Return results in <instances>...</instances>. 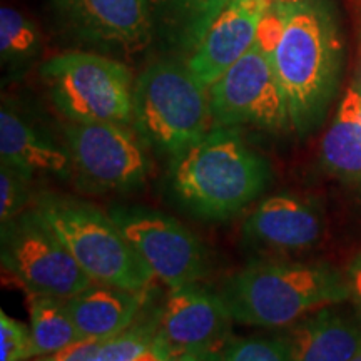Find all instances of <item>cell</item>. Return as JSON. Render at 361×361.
I'll return each instance as SVG.
<instances>
[{
	"label": "cell",
	"instance_id": "6da1fadb",
	"mask_svg": "<svg viewBox=\"0 0 361 361\" xmlns=\"http://www.w3.org/2000/svg\"><path fill=\"white\" fill-rule=\"evenodd\" d=\"M279 30L268 56L286 97L291 128L306 133L322 119L341 66V40L331 13L316 0L274 4Z\"/></svg>",
	"mask_w": 361,
	"mask_h": 361
},
{
	"label": "cell",
	"instance_id": "7a4b0ae2",
	"mask_svg": "<svg viewBox=\"0 0 361 361\" xmlns=\"http://www.w3.org/2000/svg\"><path fill=\"white\" fill-rule=\"evenodd\" d=\"M171 186L179 201L206 219H228L263 192L266 161L234 128H213L173 157Z\"/></svg>",
	"mask_w": 361,
	"mask_h": 361
},
{
	"label": "cell",
	"instance_id": "3957f363",
	"mask_svg": "<svg viewBox=\"0 0 361 361\" xmlns=\"http://www.w3.org/2000/svg\"><path fill=\"white\" fill-rule=\"evenodd\" d=\"M350 283L326 264L256 261L224 283L221 298L234 322L288 328L306 314L350 298Z\"/></svg>",
	"mask_w": 361,
	"mask_h": 361
},
{
	"label": "cell",
	"instance_id": "277c9868",
	"mask_svg": "<svg viewBox=\"0 0 361 361\" xmlns=\"http://www.w3.org/2000/svg\"><path fill=\"white\" fill-rule=\"evenodd\" d=\"M32 211L94 283L144 293L154 281L109 213L56 194H42Z\"/></svg>",
	"mask_w": 361,
	"mask_h": 361
},
{
	"label": "cell",
	"instance_id": "5b68a950",
	"mask_svg": "<svg viewBox=\"0 0 361 361\" xmlns=\"http://www.w3.org/2000/svg\"><path fill=\"white\" fill-rule=\"evenodd\" d=\"M133 123L147 146L174 157L214 128L209 94L186 62H154L134 82Z\"/></svg>",
	"mask_w": 361,
	"mask_h": 361
},
{
	"label": "cell",
	"instance_id": "8992f818",
	"mask_svg": "<svg viewBox=\"0 0 361 361\" xmlns=\"http://www.w3.org/2000/svg\"><path fill=\"white\" fill-rule=\"evenodd\" d=\"M52 102L71 123L134 119V82L123 62L87 52H66L40 67Z\"/></svg>",
	"mask_w": 361,
	"mask_h": 361
},
{
	"label": "cell",
	"instance_id": "52a82bcc",
	"mask_svg": "<svg viewBox=\"0 0 361 361\" xmlns=\"http://www.w3.org/2000/svg\"><path fill=\"white\" fill-rule=\"evenodd\" d=\"M0 245L4 269L32 295L69 300L96 284L32 209L2 223Z\"/></svg>",
	"mask_w": 361,
	"mask_h": 361
},
{
	"label": "cell",
	"instance_id": "ba28073f",
	"mask_svg": "<svg viewBox=\"0 0 361 361\" xmlns=\"http://www.w3.org/2000/svg\"><path fill=\"white\" fill-rule=\"evenodd\" d=\"M214 128H291L286 97L268 52L258 42L207 89Z\"/></svg>",
	"mask_w": 361,
	"mask_h": 361
},
{
	"label": "cell",
	"instance_id": "9c48e42d",
	"mask_svg": "<svg viewBox=\"0 0 361 361\" xmlns=\"http://www.w3.org/2000/svg\"><path fill=\"white\" fill-rule=\"evenodd\" d=\"M109 214L152 278L169 290L197 283L206 274L204 247L179 221L146 207H114Z\"/></svg>",
	"mask_w": 361,
	"mask_h": 361
},
{
	"label": "cell",
	"instance_id": "30bf717a",
	"mask_svg": "<svg viewBox=\"0 0 361 361\" xmlns=\"http://www.w3.org/2000/svg\"><path fill=\"white\" fill-rule=\"evenodd\" d=\"M66 142L72 166L90 186L126 191L147 178L151 161L128 124L71 123Z\"/></svg>",
	"mask_w": 361,
	"mask_h": 361
},
{
	"label": "cell",
	"instance_id": "8fae6325",
	"mask_svg": "<svg viewBox=\"0 0 361 361\" xmlns=\"http://www.w3.org/2000/svg\"><path fill=\"white\" fill-rule=\"evenodd\" d=\"M233 322L221 295L188 284L169 290L157 319V341L171 361L180 355L221 361L233 340Z\"/></svg>",
	"mask_w": 361,
	"mask_h": 361
},
{
	"label": "cell",
	"instance_id": "7c38bea8",
	"mask_svg": "<svg viewBox=\"0 0 361 361\" xmlns=\"http://www.w3.org/2000/svg\"><path fill=\"white\" fill-rule=\"evenodd\" d=\"M57 27L85 44L141 49L152 32L151 0H51Z\"/></svg>",
	"mask_w": 361,
	"mask_h": 361
},
{
	"label": "cell",
	"instance_id": "4fadbf2b",
	"mask_svg": "<svg viewBox=\"0 0 361 361\" xmlns=\"http://www.w3.org/2000/svg\"><path fill=\"white\" fill-rule=\"evenodd\" d=\"M271 7L268 0H231L211 24L186 61L188 69L206 89L255 45Z\"/></svg>",
	"mask_w": 361,
	"mask_h": 361
},
{
	"label": "cell",
	"instance_id": "5bb4252c",
	"mask_svg": "<svg viewBox=\"0 0 361 361\" xmlns=\"http://www.w3.org/2000/svg\"><path fill=\"white\" fill-rule=\"evenodd\" d=\"M326 306L288 326L281 340L293 361H350L361 351V318Z\"/></svg>",
	"mask_w": 361,
	"mask_h": 361
},
{
	"label": "cell",
	"instance_id": "9a60e30c",
	"mask_svg": "<svg viewBox=\"0 0 361 361\" xmlns=\"http://www.w3.org/2000/svg\"><path fill=\"white\" fill-rule=\"evenodd\" d=\"M243 231L247 238L276 250H305L322 236V218L300 197L276 194L255 207Z\"/></svg>",
	"mask_w": 361,
	"mask_h": 361
},
{
	"label": "cell",
	"instance_id": "2e32d148",
	"mask_svg": "<svg viewBox=\"0 0 361 361\" xmlns=\"http://www.w3.org/2000/svg\"><path fill=\"white\" fill-rule=\"evenodd\" d=\"M142 298L144 293L96 283L66 300V305L80 338L102 343L133 326Z\"/></svg>",
	"mask_w": 361,
	"mask_h": 361
},
{
	"label": "cell",
	"instance_id": "e0dca14e",
	"mask_svg": "<svg viewBox=\"0 0 361 361\" xmlns=\"http://www.w3.org/2000/svg\"><path fill=\"white\" fill-rule=\"evenodd\" d=\"M0 159L29 178L35 174L67 176L74 168L69 152L6 106L0 111Z\"/></svg>",
	"mask_w": 361,
	"mask_h": 361
},
{
	"label": "cell",
	"instance_id": "ac0fdd59",
	"mask_svg": "<svg viewBox=\"0 0 361 361\" xmlns=\"http://www.w3.org/2000/svg\"><path fill=\"white\" fill-rule=\"evenodd\" d=\"M326 168L361 183V92L350 87L322 144Z\"/></svg>",
	"mask_w": 361,
	"mask_h": 361
},
{
	"label": "cell",
	"instance_id": "d6986e66",
	"mask_svg": "<svg viewBox=\"0 0 361 361\" xmlns=\"http://www.w3.org/2000/svg\"><path fill=\"white\" fill-rule=\"evenodd\" d=\"M229 2L231 0H151L152 24L157 22L169 39L192 52Z\"/></svg>",
	"mask_w": 361,
	"mask_h": 361
},
{
	"label": "cell",
	"instance_id": "ffe728a7",
	"mask_svg": "<svg viewBox=\"0 0 361 361\" xmlns=\"http://www.w3.org/2000/svg\"><path fill=\"white\" fill-rule=\"evenodd\" d=\"M29 316L35 356L54 355L82 340L66 300L29 293Z\"/></svg>",
	"mask_w": 361,
	"mask_h": 361
},
{
	"label": "cell",
	"instance_id": "44dd1931",
	"mask_svg": "<svg viewBox=\"0 0 361 361\" xmlns=\"http://www.w3.org/2000/svg\"><path fill=\"white\" fill-rule=\"evenodd\" d=\"M40 35L35 24L17 8H0V54L4 64H20L39 51Z\"/></svg>",
	"mask_w": 361,
	"mask_h": 361
},
{
	"label": "cell",
	"instance_id": "7402d4cb",
	"mask_svg": "<svg viewBox=\"0 0 361 361\" xmlns=\"http://www.w3.org/2000/svg\"><path fill=\"white\" fill-rule=\"evenodd\" d=\"M157 336L156 324L129 326L111 340L102 341L92 361H134L142 351L154 345Z\"/></svg>",
	"mask_w": 361,
	"mask_h": 361
},
{
	"label": "cell",
	"instance_id": "603a6c76",
	"mask_svg": "<svg viewBox=\"0 0 361 361\" xmlns=\"http://www.w3.org/2000/svg\"><path fill=\"white\" fill-rule=\"evenodd\" d=\"M221 361H293L281 338H241L226 346Z\"/></svg>",
	"mask_w": 361,
	"mask_h": 361
},
{
	"label": "cell",
	"instance_id": "cb8c5ba5",
	"mask_svg": "<svg viewBox=\"0 0 361 361\" xmlns=\"http://www.w3.org/2000/svg\"><path fill=\"white\" fill-rule=\"evenodd\" d=\"M30 179L20 171L2 164L0 168V221L6 223L25 211L30 200Z\"/></svg>",
	"mask_w": 361,
	"mask_h": 361
},
{
	"label": "cell",
	"instance_id": "d4e9b609",
	"mask_svg": "<svg viewBox=\"0 0 361 361\" xmlns=\"http://www.w3.org/2000/svg\"><path fill=\"white\" fill-rule=\"evenodd\" d=\"M35 356L30 328L0 313V361H24Z\"/></svg>",
	"mask_w": 361,
	"mask_h": 361
},
{
	"label": "cell",
	"instance_id": "484cf974",
	"mask_svg": "<svg viewBox=\"0 0 361 361\" xmlns=\"http://www.w3.org/2000/svg\"><path fill=\"white\" fill-rule=\"evenodd\" d=\"M99 346H101V341L79 340L57 353L45 356L42 361H90L97 353Z\"/></svg>",
	"mask_w": 361,
	"mask_h": 361
},
{
	"label": "cell",
	"instance_id": "4316f807",
	"mask_svg": "<svg viewBox=\"0 0 361 361\" xmlns=\"http://www.w3.org/2000/svg\"><path fill=\"white\" fill-rule=\"evenodd\" d=\"M134 361H171V358L169 355L166 353V350L159 345V341H157V336H156L154 345H152L151 348H147L146 351H142V353L139 355Z\"/></svg>",
	"mask_w": 361,
	"mask_h": 361
},
{
	"label": "cell",
	"instance_id": "83f0119b",
	"mask_svg": "<svg viewBox=\"0 0 361 361\" xmlns=\"http://www.w3.org/2000/svg\"><path fill=\"white\" fill-rule=\"evenodd\" d=\"M350 284L353 288L355 295L358 296V300L361 301V255L358 258H355L353 263L350 266Z\"/></svg>",
	"mask_w": 361,
	"mask_h": 361
},
{
	"label": "cell",
	"instance_id": "f1b7e54d",
	"mask_svg": "<svg viewBox=\"0 0 361 361\" xmlns=\"http://www.w3.org/2000/svg\"><path fill=\"white\" fill-rule=\"evenodd\" d=\"M173 361H204V360L197 358V356H192V355H180V356H176Z\"/></svg>",
	"mask_w": 361,
	"mask_h": 361
},
{
	"label": "cell",
	"instance_id": "f546056e",
	"mask_svg": "<svg viewBox=\"0 0 361 361\" xmlns=\"http://www.w3.org/2000/svg\"><path fill=\"white\" fill-rule=\"evenodd\" d=\"M356 89L360 90L361 92V66H360V71H358V79H356V85H355Z\"/></svg>",
	"mask_w": 361,
	"mask_h": 361
},
{
	"label": "cell",
	"instance_id": "4dcf8cb0",
	"mask_svg": "<svg viewBox=\"0 0 361 361\" xmlns=\"http://www.w3.org/2000/svg\"><path fill=\"white\" fill-rule=\"evenodd\" d=\"M350 361H361V351H360V353H358V355H356V356H355V358H353V360H350Z\"/></svg>",
	"mask_w": 361,
	"mask_h": 361
},
{
	"label": "cell",
	"instance_id": "1f68e13d",
	"mask_svg": "<svg viewBox=\"0 0 361 361\" xmlns=\"http://www.w3.org/2000/svg\"><path fill=\"white\" fill-rule=\"evenodd\" d=\"M268 2H269V4H273V6H274V4H278V2H284V0H268Z\"/></svg>",
	"mask_w": 361,
	"mask_h": 361
},
{
	"label": "cell",
	"instance_id": "d6a6232c",
	"mask_svg": "<svg viewBox=\"0 0 361 361\" xmlns=\"http://www.w3.org/2000/svg\"><path fill=\"white\" fill-rule=\"evenodd\" d=\"M39 361H42V360H39Z\"/></svg>",
	"mask_w": 361,
	"mask_h": 361
},
{
	"label": "cell",
	"instance_id": "836d02e7",
	"mask_svg": "<svg viewBox=\"0 0 361 361\" xmlns=\"http://www.w3.org/2000/svg\"><path fill=\"white\" fill-rule=\"evenodd\" d=\"M90 361H92V360H90Z\"/></svg>",
	"mask_w": 361,
	"mask_h": 361
}]
</instances>
